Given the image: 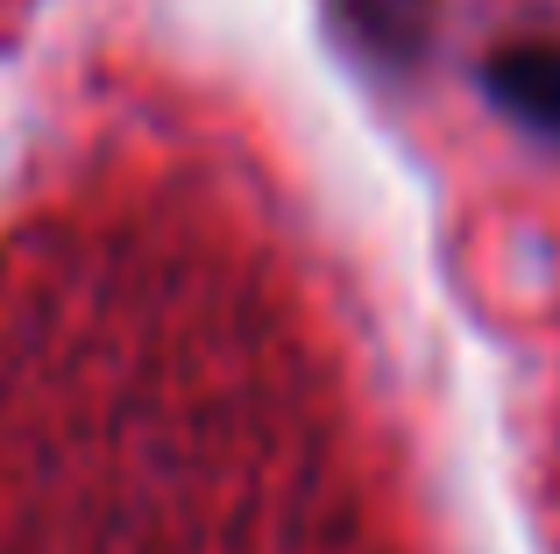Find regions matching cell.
Returning <instances> with one entry per match:
<instances>
[{
  "instance_id": "6da1fadb",
  "label": "cell",
  "mask_w": 560,
  "mask_h": 554,
  "mask_svg": "<svg viewBox=\"0 0 560 554\" xmlns=\"http://www.w3.org/2000/svg\"><path fill=\"white\" fill-rule=\"evenodd\" d=\"M482 85L511 122L560 136V43H504L482 65Z\"/></svg>"
},
{
  "instance_id": "7a4b0ae2",
  "label": "cell",
  "mask_w": 560,
  "mask_h": 554,
  "mask_svg": "<svg viewBox=\"0 0 560 554\" xmlns=\"http://www.w3.org/2000/svg\"><path fill=\"white\" fill-rule=\"evenodd\" d=\"M348 22L376 43V50L405 57L411 50V28H405V0H348Z\"/></svg>"
}]
</instances>
